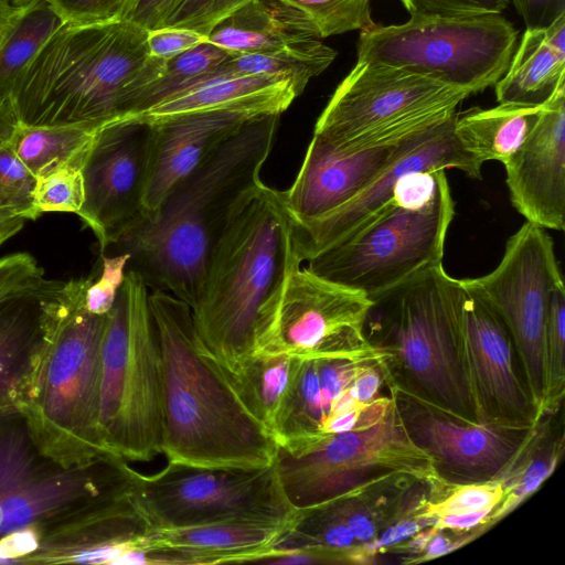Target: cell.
I'll return each mask as SVG.
<instances>
[{"mask_svg":"<svg viewBox=\"0 0 565 565\" xmlns=\"http://www.w3.org/2000/svg\"><path fill=\"white\" fill-rule=\"evenodd\" d=\"M454 214L445 175L428 203L411 206L392 200L352 236L309 258L306 268L375 300L443 264Z\"/></svg>","mask_w":565,"mask_h":565,"instance_id":"10","label":"cell"},{"mask_svg":"<svg viewBox=\"0 0 565 565\" xmlns=\"http://www.w3.org/2000/svg\"><path fill=\"white\" fill-rule=\"evenodd\" d=\"M335 56L337 51L321 40L270 52L238 53L215 67L202 83L233 75H277L289 78L299 96L308 82L328 68Z\"/></svg>","mask_w":565,"mask_h":565,"instance_id":"32","label":"cell"},{"mask_svg":"<svg viewBox=\"0 0 565 565\" xmlns=\"http://www.w3.org/2000/svg\"><path fill=\"white\" fill-rule=\"evenodd\" d=\"M252 0H183L164 26L184 28L205 36Z\"/></svg>","mask_w":565,"mask_h":565,"instance_id":"41","label":"cell"},{"mask_svg":"<svg viewBox=\"0 0 565 565\" xmlns=\"http://www.w3.org/2000/svg\"><path fill=\"white\" fill-rule=\"evenodd\" d=\"M321 40L310 19L282 0H252L223 20L207 41L234 54L270 52Z\"/></svg>","mask_w":565,"mask_h":565,"instance_id":"28","label":"cell"},{"mask_svg":"<svg viewBox=\"0 0 565 565\" xmlns=\"http://www.w3.org/2000/svg\"><path fill=\"white\" fill-rule=\"evenodd\" d=\"M290 525L231 521L153 531L149 563H260Z\"/></svg>","mask_w":565,"mask_h":565,"instance_id":"25","label":"cell"},{"mask_svg":"<svg viewBox=\"0 0 565 565\" xmlns=\"http://www.w3.org/2000/svg\"><path fill=\"white\" fill-rule=\"evenodd\" d=\"M31 1L0 0V46Z\"/></svg>","mask_w":565,"mask_h":565,"instance_id":"51","label":"cell"},{"mask_svg":"<svg viewBox=\"0 0 565 565\" xmlns=\"http://www.w3.org/2000/svg\"><path fill=\"white\" fill-rule=\"evenodd\" d=\"M147 32L128 20L63 24L13 86L18 121L104 127L127 118L167 62L150 55Z\"/></svg>","mask_w":565,"mask_h":565,"instance_id":"4","label":"cell"},{"mask_svg":"<svg viewBox=\"0 0 565 565\" xmlns=\"http://www.w3.org/2000/svg\"><path fill=\"white\" fill-rule=\"evenodd\" d=\"M543 416L554 413L565 393V287L558 282L551 294L543 340Z\"/></svg>","mask_w":565,"mask_h":565,"instance_id":"36","label":"cell"},{"mask_svg":"<svg viewBox=\"0 0 565 565\" xmlns=\"http://www.w3.org/2000/svg\"><path fill=\"white\" fill-rule=\"evenodd\" d=\"M411 17L502 13L510 0H399Z\"/></svg>","mask_w":565,"mask_h":565,"instance_id":"44","label":"cell"},{"mask_svg":"<svg viewBox=\"0 0 565 565\" xmlns=\"http://www.w3.org/2000/svg\"><path fill=\"white\" fill-rule=\"evenodd\" d=\"M131 498L154 531L231 521L290 525L298 512L274 462L246 469L168 461L153 475L134 469Z\"/></svg>","mask_w":565,"mask_h":565,"instance_id":"12","label":"cell"},{"mask_svg":"<svg viewBox=\"0 0 565 565\" xmlns=\"http://www.w3.org/2000/svg\"><path fill=\"white\" fill-rule=\"evenodd\" d=\"M93 278L62 281L60 316L41 377L30 405L47 443L78 458L106 450L98 433L102 341L107 315L85 306Z\"/></svg>","mask_w":565,"mask_h":565,"instance_id":"11","label":"cell"},{"mask_svg":"<svg viewBox=\"0 0 565 565\" xmlns=\"http://www.w3.org/2000/svg\"><path fill=\"white\" fill-rule=\"evenodd\" d=\"M63 24L47 0L29 3L0 46V100L10 98L20 74Z\"/></svg>","mask_w":565,"mask_h":565,"instance_id":"33","label":"cell"},{"mask_svg":"<svg viewBox=\"0 0 565 565\" xmlns=\"http://www.w3.org/2000/svg\"><path fill=\"white\" fill-rule=\"evenodd\" d=\"M386 381L412 441L434 461L449 486L499 477L530 440L536 425L486 424L462 418L411 391Z\"/></svg>","mask_w":565,"mask_h":565,"instance_id":"16","label":"cell"},{"mask_svg":"<svg viewBox=\"0 0 565 565\" xmlns=\"http://www.w3.org/2000/svg\"><path fill=\"white\" fill-rule=\"evenodd\" d=\"M303 12L321 39L374 24L371 0H282Z\"/></svg>","mask_w":565,"mask_h":565,"instance_id":"38","label":"cell"},{"mask_svg":"<svg viewBox=\"0 0 565 565\" xmlns=\"http://www.w3.org/2000/svg\"><path fill=\"white\" fill-rule=\"evenodd\" d=\"M102 256V274L92 280L85 292L87 310L96 315H107L113 308L118 291L124 284L130 255L118 253Z\"/></svg>","mask_w":565,"mask_h":565,"instance_id":"43","label":"cell"},{"mask_svg":"<svg viewBox=\"0 0 565 565\" xmlns=\"http://www.w3.org/2000/svg\"><path fill=\"white\" fill-rule=\"evenodd\" d=\"M462 281L504 323L532 401L543 416L544 330L552 290L563 281L553 238L545 228L526 221L508 239L501 262L492 271Z\"/></svg>","mask_w":565,"mask_h":565,"instance_id":"15","label":"cell"},{"mask_svg":"<svg viewBox=\"0 0 565 565\" xmlns=\"http://www.w3.org/2000/svg\"><path fill=\"white\" fill-rule=\"evenodd\" d=\"M300 363V359L286 354L259 352L233 373L220 369L245 407L273 435Z\"/></svg>","mask_w":565,"mask_h":565,"instance_id":"30","label":"cell"},{"mask_svg":"<svg viewBox=\"0 0 565 565\" xmlns=\"http://www.w3.org/2000/svg\"><path fill=\"white\" fill-rule=\"evenodd\" d=\"M565 81V14L541 29H526L503 76L500 103L542 106Z\"/></svg>","mask_w":565,"mask_h":565,"instance_id":"27","label":"cell"},{"mask_svg":"<svg viewBox=\"0 0 565 565\" xmlns=\"http://www.w3.org/2000/svg\"><path fill=\"white\" fill-rule=\"evenodd\" d=\"M503 166L514 209L545 230H564L565 81L542 106L525 140Z\"/></svg>","mask_w":565,"mask_h":565,"instance_id":"23","label":"cell"},{"mask_svg":"<svg viewBox=\"0 0 565 565\" xmlns=\"http://www.w3.org/2000/svg\"><path fill=\"white\" fill-rule=\"evenodd\" d=\"M497 507H489L479 511L460 513V514H447L434 519V526L440 531H452V532H468L476 530L480 526L489 524L490 515Z\"/></svg>","mask_w":565,"mask_h":565,"instance_id":"49","label":"cell"},{"mask_svg":"<svg viewBox=\"0 0 565 565\" xmlns=\"http://www.w3.org/2000/svg\"><path fill=\"white\" fill-rule=\"evenodd\" d=\"M132 472L110 451L81 459L53 449L30 405L0 409V564L34 563L130 502Z\"/></svg>","mask_w":565,"mask_h":565,"instance_id":"1","label":"cell"},{"mask_svg":"<svg viewBox=\"0 0 565 565\" xmlns=\"http://www.w3.org/2000/svg\"><path fill=\"white\" fill-rule=\"evenodd\" d=\"M526 29H541L565 14V0H510Z\"/></svg>","mask_w":565,"mask_h":565,"instance_id":"48","label":"cell"},{"mask_svg":"<svg viewBox=\"0 0 565 565\" xmlns=\"http://www.w3.org/2000/svg\"><path fill=\"white\" fill-rule=\"evenodd\" d=\"M62 281L44 277L0 296V409L33 405L55 335Z\"/></svg>","mask_w":565,"mask_h":565,"instance_id":"21","label":"cell"},{"mask_svg":"<svg viewBox=\"0 0 565 565\" xmlns=\"http://www.w3.org/2000/svg\"><path fill=\"white\" fill-rule=\"evenodd\" d=\"M298 97L294 83L277 75H233L195 85L136 117L156 118L175 114L234 109L263 116L284 113Z\"/></svg>","mask_w":565,"mask_h":565,"instance_id":"26","label":"cell"},{"mask_svg":"<svg viewBox=\"0 0 565 565\" xmlns=\"http://www.w3.org/2000/svg\"><path fill=\"white\" fill-rule=\"evenodd\" d=\"M542 106L500 103L488 109L473 107L457 113L454 132L462 149L481 164L489 160L504 164L525 140Z\"/></svg>","mask_w":565,"mask_h":565,"instance_id":"29","label":"cell"},{"mask_svg":"<svg viewBox=\"0 0 565 565\" xmlns=\"http://www.w3.org/2000/svg\"><path fill=\"white\" fill-rule=\"evenodd\" d=\"M459 281V347L476 420L534 426L539 414L511 337L497 312Z\"/></svg>","mask_w":565,"mask_h":565,"instance_id":"18","label":"cell"},{"mask_svg":"<svg viewBox=\"0 0 565 565\" xmlns=\"http://www.w3.org/2000/svg\"><path fill=\"white\" fill-rule=\"evenodd\" d=\"M255 117L258 116L243 110L213 109L142 118L151 126L143 195L146 220L153 216L178 183Z\"/></svg>","mask_w":565,"mask_h":565,"instance_id":"24","label":"cell"},{"mask_svg":"<svg viewBox=\"0 0 565 565\" xmlns=\"http://www.w3.org/2000/svg\"><path fill=\"white\" fill-rule=\"evenodd\" d=\"M18 124L10 98L0 100V143L8 141Z\"/></svg>","mask_w":565,"mask_h":565,"instance_id":"52","label":"cell"},{"mask_svg":"<svg viewBox=\"0 0 565 565\" xmlns=\"http://www.w3.org/2000/svg\"><path fill=\"white\" fill-rule=\"evenodd\" d=\"M31 1V0H30Z\"/></svg>","mask_w":565,"mask_h":565,"instance_id":"54","label":"cell"},{"mask_svg":"<svg viewBox=\"0 0 565 565\" xmlns=\"http://www.w3.org/2000/svg\"><path fill=\"white\" fill-rule=\"evenodd\" d=\"M563 449V437L551 440L542 418L530 440L497 478L504 484L505 495L490 515L489 524L500 520L531 495L552 473Z\"/></svg>","mask_w":565,"mask_h":565,"instance_id":"34","label":"cell"},{"mask_svg":"<svg viewBox=\"0 0 565 565\" xmlns=\"http://www.w3.org/2000/svg\"><path fill=\"white\" fill-rule=\"evenodd\" d=\"M518 33L502 13L411 17L360 31L358 62L407 70L471 95L503 76Z\"/></svg>","mask_w":565,"mask_h":565,"instance_id":"8","label":"cell"},{"mask_svg":"<svg viewBox=\"0 0 565 565\" xmlns=\"http://www.w3.org/2000/svg\"><path fill=\"white\" fill-rule=\"evenodd\" d=\"M373 303L366 295L299 265L260 311L255 354L387 361L385 350L365 333Z\"/></svg>","mask_w":565,"mask_h":565,"instance_id":"13","label":"cell"},{"mask_svg":"<svg viewBox=\"0 0 565 565\" xmlns=\"http://www.w3.org/2000/svg\"><path fill=\"white\" fill-rule=\"evenodd\" d=\"M469 539L462 541H452L448 535L443 533V530L437 531L427 542L426 546L422 551L417 558H413L409 563H419L428 559H433L443 556L457 547L465 544Z\"/></svg>","mask_w":565,"mask_h":565,"instance_id":"50","label":"cell"},{"mask_svg":"<svg viewBox=\"0 0 565 565\" xmlns=\"http://www.w3.org/2000/svg\"><path fill=\"white\" fill-rule=\"evenodd\" d=\"M301 265L280 191L262 181L235 206L191 308L202 349L228 373L255 355L265 303Z\"/></svg>","mask_w":565,"mask_h":565,"instance_id":"5","label":"cell"},{"mask_svg":"<svg viewBox=\"0 0 565 565\" xmlns=\"http://www.w3.org/2000/svg\"><path fill=\"white\" fill-rule=\"evenodd\" d=\"M149 306L161 350V449L167 461L246 469L271 465L274 436L202 349L189 305L153 289Z\"/></svg>","mask_w":565,"mask_h":565,"instance_id":"3","label":"cell"},{"mask_svg":"<svg viewBox=\"0 0 565 565\" xmlns=\"http://www.w3.org/2000/svg\"><path fill=\"white\" fill-rule=\"evenodd\" d=\"M65 23L88 25L126 20L136 0H47Z\"/></svg>","mask_w":565,"mask_h":565,"instance_id":"42","label":"cell"},{"mask_svg":"<svg viewBox=\"0 0 565 565\" xmlns=\"http://www.w3.org/2000/svg\"><path fill=\"white\" fill-rule=\"evenodd\" d=\"M459 281L443 264L373 300L384 305L382 347L392 377L462 418L476 420L459 347ZM390 371V370H388Z\"/></svg>","mask_w":565,"mask_h":565,"instance_id":"7","label":"cell"},{"mask_svg":"<svg viewBox=\"0 0 565 565\" xmlns=\"http://www.w3.org/2000/svg\"><path fill=\"white\" fill-rule=\"evenodd\" d=\"M505 490L501 479L456 484L443 499L424 500L417 514L436 519L447 514H460L498 507L504 499Z\"/></svg>","mask_w":565,"mask_h":565,"instance_id":"39","label":"cell"},{"mask_svg":"<svg viewBox=\"0 0 565 565\" xmlns=\"http://www.w3.org/2000/svg\"><path fill=\"white\" fill-rule=\"evenodd\" d=\"M100 356L102 445L127 461H150L162 454L161 350L149 287L135 270L107 313Z\"/></svg>","mask_w":565,"mask_h":565,"instance_id":"6","label":"cell"},{"mask_svg":"<svg viewBox=\"0 0 565 565\" xmlns=\"http://www.w3.org/2000/svg\"><path fill=\"white\" fill-rule=\"evenodd\" d=\"M419 130L353 148L338 147L312 135L297 177L287 190L280 191L292 223L316 220L348 203L393 161L405 142Z\"/></svg>","mask_w":565,"mask_h":565,"instance_id":"22","label":"cell"},{"mask_svg":"<svg viewBox=\"0 0 565 565\" xmlns=\"http://www.w3.org/2000/svg\"><path fill=\"white\" fill-rule=\"evenodd\" d=\"M457 111L415 132L393 161L356 196L316 220L295 224L294 236L301 262L352 236L393 200L398 180L412 171L458 169L481 178V163L462 149L454 125Z\"/></svg>","mask_w":565,"mask_h":565,"instance_id":"20","label":"cell"},{"mask_svg":"<svg viewBox=\"0 0 565 565\" xmlns=\"http://www.w3.org/2000/svg\"><path fill=\"white\" fill-rule=\"evenodd\" d=\"M34 174L21 162L9 145L0 143V211L35 220L32 206Z\"/></svg>","mask_w":565,"mask_h":565,"instance_id":"40","label":"cell"},{"mask_svg":"<svg viewBox=\"0 0 565 565\" xmlns=\"http://www.w3.org/2000/svg\"><path fill=\"white\" fill-rule=\"evenodd\" d=\"M102 128L90 125L30 126L18 121L9 145L34 175L61 163L83 168Z\"/></svg>","mask_w":565,"mask_h":565,"instance_id":"31","label":"cell"},{"mask_svg":"<svg viewBox=\"0 0 565 565\" xmlns=\"http://www.w3.org/2000/svg\"><path fill=\"white\" fill-rule=\"evenodd\" d=\"M151 126L128 117L104 126L83 166L85 200L77 215L105 254L145 220Z\"/></svg>","mask_w":565,"mask_h":565,"instance_id":"17","label":"cell"},{"mask_svg":"<svg viewBox=\"0 0 565 565\" xmlns=\"http://www.w3.org/2000/svg\"><path fill=\"white\" fill-rule=\"evenodd\" d=\"M279 116L248 120L113 246L130 255L127 269L194 307L218 237L242 196L262 181Z\"/></svg>","mask_w":565,"mask_h":565,"instance_id":"2","label":"cell"},{"mask_svg":"<svg viewBox=\"0 0 565 565\" xmlns=\"http://www.w3.org/2000/svg\"><path fill=\"white\" fill-rule=\"evenodd\" d=\"M183 0H136L128 21L146 31L162 28Z\"/></svg>","mask_w":565,"mask_h":565,"instance_id":"47","label":"cell"},{"mask_svg":"<svg viewBox=\"0 0 565 565\" xmlns=\"http://www.w3.org/2000/svg\"><path fill=\"white\" fill-rule=\"evenodd\" d=\"M374 359L301 360L290 395L273 430L278 447L295 450L333 435L367 429L388 413L393 396L359 402L352 384ZM391 394V393H390Z\"/></svg>","mask_w":565,"mask_h":565,"instance_id":"19","label":"cell"},{"mask_svg":"<svg viewBox=\"0 0 565 565\" xmlns=\"http://www.w3.org/2000/svg\"><path fill=\"white\" fill-rule=\"evenodd\" d=\"M274 465L296 510L395 478L415 479L434 488L447 484L433 459L412 441L395 401L385 417L367 429L333 435L296 450L277 447Z\"/></svg>","mask_w":565,"mask_h":565,"instance_id":"9","label":"cell"},{"mask_svg":"<svg viewBox=\"0 0 565 565\" xmlns=\"http://www.w3.org/2000/svg\"><path fill=\"white\" fill-rule=\"evenodd\" d=\"M33 256L15 253L0 258V296L40 280L44 276Z\"/></svg>","mask_w":565,"mask_h":565,"instance_id":"46","label":"cell"},{"mask_svg":"<svg viewBox=\"0 0 565 565\" xmlns=\"http://www.w3.org/2000/svg\"><path fill=\"white\" fill-rule=\"evenodd\" d=\"M204 42L207 36L184 28L162 26L147 32L150 55L166 61Z\"/></svg>","mask_w":565,"mask_h":565,"instance_id":"45","label":"cell"},{"mask_svg":"<svg viewBox=\"0 0 565 565\" xmlns=\"http://www.w3.org/2000/svg\"><path fill=\"white\" fill-rule=\"evenodd\" d=\"M233 55L207 41L168 60L161 75L137 97L128 117L140 116L153 106L202 83L215 67Z\"/></svg>","mask_w":565,"mask_h":565,"instance_id":"35","label":"cell"},{"mask_svg":"<svg viewBox=\"0 0 565 565\" xmlns=\"http://www.w3.org/2000/svg\"><path fill=\"white\" fill-rule=\"evenodd\" d=\"M34 177L32 206L35 218L45 212H79L85 200L82 167L61 163Z\"/></svg>","mask_w":565,"mask_h":565,"instance_id":"37","label":"cell"},{"mask_svg":"<svg viewBox=\"0 0 565 565\" xmlns=\"http://www.w3.org/2000/svg\"><path fill=\"white\" fill-rule=\"evenodd\" d=\"M25 221L23 216L0 211V245L20 232Z\"/></svg>","mask_w":565,"mask_h":565,"instance_id":"53","label":"cell"},{"mask_svg":"<svg viewBox=\"0 0 565 565\" xmlns=\"http://www.w3.org/2000/svg\"><path fill=\"white\" fill-rule=\"evenodd\" d=\"M469 95L407 70L356 62L319 116L313 135L342 148L402 137L456 111Z\"/></svg>","mask_w":565,"mask_h":565,"instance_id":"14","label":"cell"}]
</instances>
